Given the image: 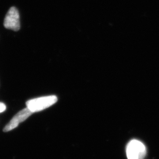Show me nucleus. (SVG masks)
<instances>
[{
    "instance_id": "39448f33",
    "label": "nucleus",
    "mask_w": 159,
    "mask_h": 159,
    "mask_svg": "<svg viewBox=\"0 0 159 159\" xmlns=\"http://www.w3.org/2000/svg\"><path fill=\"white\" fill-rule=\"evenodd\" d=\"M6 106L2 102H0V113L3 112L6 110Z\"/></svg>"
},
{
    "instance_id": "f257e3e1",
    "label": "nucleus",
    "mask_w": 159,
    "mask_h": 159,
    "mask_svg": "<svg viewBox=\"0 0 159 159\" xmlns=\"http://www.w3.org/2000/svg\"><path fill=\"white\" fill-rule=\"evenodd\" d=\"M57 101L58 98L55 95L43 96L29 100L26 102V105L32 112H37L49 108Z\"/></svg>"
},
{
    "instance_id": "f03ea898",
    "label": "nucleus",
    "mask_w": 159,
    "mask_h": 159,
    "mask_svg": "<svg viewBox=\"0 0 159 159\" xmlns=\"http://www.w3.org/2000/svg\"><path fill=\"white\" fill-rule=\"evenodd\" d=\"M146 153L145 146L140 141L132 140L127 144L126 154L128 159H143Z\"/></svg>"
},
{
    "instance_id": "20e7f679",
    "label": "nucleus",
    "mask_w": 159,
    "mask_h": 159,
    "mask_svg": "<svg viewBox=\"0 0 159 159\" xmlns=\"http://www.w3.org/2000/svg\"><path fill=\"white\" fill-rule=\"evenodd\" d=\"M32 113L33 112L27 107L22 110L12 117L11 121L5 126L3 131L4 132H8L17 128L20 123L24 122L32 115Z\"/></svg>"
},
{
    "instance_id": "7ed1b4c3",
    "label": "nucleus",
    "mask_w": 159,
    "mask_h": 159,
    "mask_svg": "<svg viewBox=\"0 0 159 159\" xmlns=\"http://www.w3.org/2000/svg\"><path fill=\"white\" fill-rule=\"evenodd\" d=\"M4 26L7 29L18 31L20 28L19 13L16 8L12 7L9 9L5 17Z\"/></svg>"
}]
</instances>
